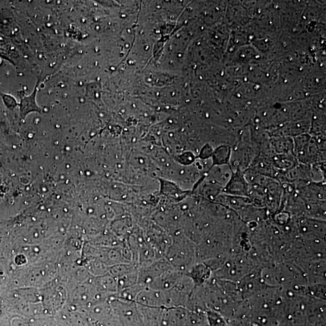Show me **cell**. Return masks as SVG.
<instances>
[{"mask_svg":"<svg viewBox=\"0 0 326 326\" xmlns=\"http://www.w3.org/2000/svg\"><path fill=\"white\" fill-rule=\"evenodd\" d=\"M224 191L232 196L248 197L249 194L248 182L242 175L240 170L237 169L235 172L233 170L232 176L229 182L225 187Z\"/></svg>","mask_w":326,"mask_h":326,"instance_id":"obj_1","label":"cell"},{"mask_svg":"<svg viewBox=\"0 0 326 326\" xmlns=\"http://www.w3.org/2000/svg\"><path fill=\"white\" fill-rule=\"evenodd\" d=\"M38 85H39V83L37 84L33 94H31L30 96L25 97L23 102L21 103V115L24 116V118L28 113L34 112H40L41 111L40 107L37 105L36 102Z\"/></svg>","mask_w":326,"mask_h":326,"instance_id":"obj_2","label":"cell"},{"mask_svg":"<svg viewBox=\"0 0 326 326\" xmlns=\"http://www.w3.org/2000/svg\"><path fill=\"white\" fill-rule=\"evenodd\" d=\"M213 154V163L216 165H224L230 161L232 150L228 146H223L218 148Z\"/></svg>","mask_w":326,"mask_h":326,"instance_id":"obj_3","label":"cell"},{"mask_svg":"<svg viewBox=\"0 0 326 326\" xmlns=\"http://www.w3.org/2000/svg\"><path fill=\"white\" fill-rule=\"evenodd\" d=\"M213 154V150L210 147H207L202 149L201 151V156L202 158H208L209 156Z\"/></svg>","mask_w":326,"mask_h":326,"instance_id":"obj_4","label":"cell"}]
</instances>
